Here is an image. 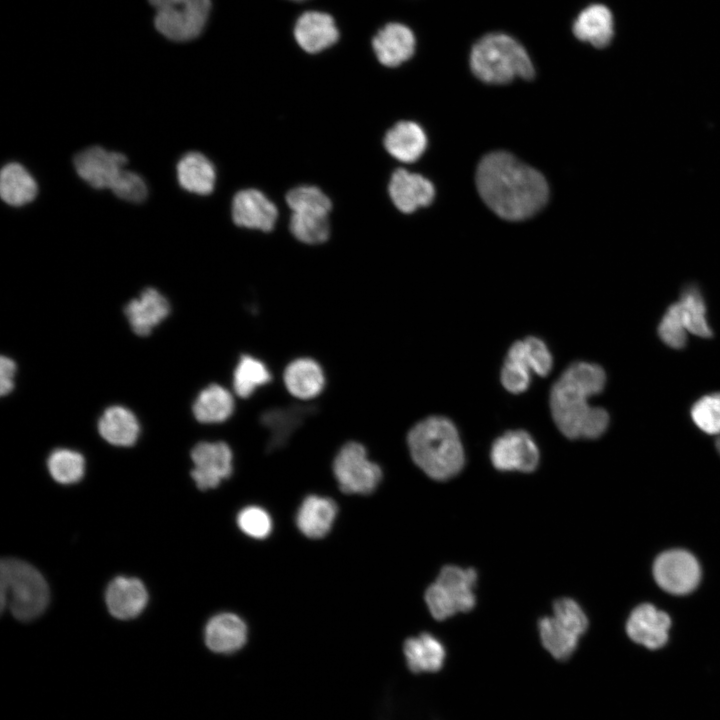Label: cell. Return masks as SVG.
Wrapping results in <instances>:
<instances>
[{"instance_id":"cell-1","label":"cell","mask_w":720,"mask_h":720,"mask_svg":"<svg viewBox=\"0 0 720 720\" xmlns=\"http://www.w3.org/2000/svg\"><path fill=\"white\" fill-rule=\"evenodd\" d=\"M476 186L486 205L510 221L533 216L544 207L549 195L539 171L504 151L483 157L476 171Z\"/></svg>"},{"instance_id":"cell-2","label":"cell","mask_w":720,"mask_h":720,"mask_svg":"<svg viewBox=\"0 0 720 720\" xmlns=\"http://www.w3.org/2000/svg\"><path fill=\"white\" fill-rule=\"evenodd\" d=\"M605 383L603 368L583 361L571 364L554 383L550 392L551 413L567 438L595 439L606 431L608 412L588 404V398L599 394Z\"/></svg>"},{"instance_id":"cell-3","label":"cell","mask_w":720,"mask_h":720,"mask_svg":"<svg viewBox=\"0 0 720 720\" xmlns=\"http://www.w3.org/2000/svg\"><path fill=\"white\" fill-rule=\"evenodd\" d=\"M407 442L414 463L430 478L448 480L464 466V449L454 424L442 416L418 422L408 433Z\"/></svg>"},{"instance_id":"cell-4","label":"cell","mask_w":720,"mask_h":720,"mask_svg":"<svg viewBox=\"0 0 720 720\" xmlns=\"http://www.w3.org/2000/svg\"><path fill=\"white\" fill-rule=\"evenodd\" d=\"M470 67L473 74L488 84H506L515 78L534 76L532 61L524 47L504 33L483 36L472 47Z\"/></svg>"},{"instance_id":"cell-5","label":"cell","mask_w":720,"mask_h":720,"mask_svg":"<svg viewBox=\"0 0 720 720\" xmlns=\"http://www.w3.org/2000/svg\"><path fill=\"white\" fill-rule=\"evenodd\" d=\"M1 608L8 606L15 618L30 621L38 617L49 601L48 585L32 565L7 558L0 566Z\"/></svg>"},{"instance_id":"cell-6","label":"cell","mask_w":720,"mask_h":720,"mask_svg":"<svg viewBox=\"0 0 720 720\" xmlns=\"http://www.w3.org/2000/svg\"><path fill=\"white\" fill-rule=\"evenodd\" d=\"M476 581L477 573L473 568L464 569L455 565L443 567L436 581L425 592L431 615L437 620H444L458 612L473 609L476 603Z\"/></svg>"},{"instance_id":"cell-7","label":"cell","mask_w":720,"mask_h":720,"mask_svg":"<svg viewBox=\"0 0 720 720\" xmlns=\"http://www.w3.org/2000/svg\"><path fill=\"white\" fill-rule=\"evenodd\" d=\"M155 9L154 25L165 38L185 42L197 38L208 21L210 0H148Z\"/></svg>"},{"instance_id":"cell-8","label":"cell","mask_w":720,"mask_h":720,"mask_svg":"<svg viewBox=\"0 0 720 720\" xmlns=\"http://www.w3.org/2000/svg\"><path fill=\"white\" fill-rule=\"evenodd\" d=\"M333 472L341 491L348 494L368 495L382 479L381 468L368 459L365 447L358 442H348L339 450Z\"/></svg>"},{"instance_id":"cell-9","label":"cell","mask_w":720,"mask_h":720,"mask_svg":"<svg viewBox=\"0 0 720 720\" xmlns=\"http://www.w3.org/2000/svg\"><path fill=\"white\" fill-rule=\"evenodd\" d=\"M652 570L658 586L673 595L694 591L702 575L696 557L683 549H671L658 555Z\"/></svg>"},{"instance_id":"cell-10","label":"cell","mask_w":720,"mask_h":720,"mask_svg":"<svg viewBox=\"0 0 720 720\" xmlns=\"http://www.w3.org/2000/svg\"><path fill=\"white\" fill-rule=\"evenodd\" d=\"M539 458L535 441L523 430L506 432L494 441L490 451L491 462L500 471L532 472Z\"/></svg>"},{"instance_id":"cell-11","label":"cell","mask_w":720,"mask_h":720,"mask_svg":"<svg viewBox=\"0 0 720 720\" xmlns=\"http://www.w3.org/2000/svg\"><path fill=\"white\" fill-rule=\"evenodd\" d=\"M191 476L201 490L216 488L233 471L232 451L224 442H199L191 451Z\"/></svg>"},{"instance_id":"cell-12","label":"cell","mask_w":720,"mask_h":720,"mask_svg":"<svg viewBox=\"0 0 720 720\" xmlns=\"http://www.w3.org/2000/svg\"><path fill=\"white\" fill-rule=\"evenodd\" d=\"M671 619L652 604L637 606L626 622V633L635 644L648 650H659L669 641Z\"/></svg>"},{"instance_id":"cell-13","label":"cell","mask_w":720,"mask_h":720,"mask_svg":"<svg viewBox=\"0 0 720 720\" xmlns=\"http://www.w3.org/2000/svg\"><path fill=\"white\" fill-rule=\"evenodd\" d=\"M126 163L124 154L100 146L86 148L74 157L77 174L95 189H110Z\"/></svg>"},{"instance_id":"cell-14","label":"cell","mask_w":720,"mask_h":720,"mask_svg":"<svg viewBox=\"0 0 720 720\" xmlns=\"http://www.w3.org/2000/svg\"><path fill=\"white\" fill-rule=\"evenodd\" d=\"M277 217V207L259 190H241L233 198L232 218L237 226L268 232Z\"/></svg>"},{"instance_id":"cell-15","label":"cell","mask_w":720,"mask_h":720,"mask_svg":"<svg viewBox=\"0 0 720 720\" xmlns=\"http://www.w3.org/2000/svg\"><path fill=\"white\" fill-rule=\"evenodd\" d=\"M388 191L396 208L403 213L428 206L435 195L434 186L428 179L405 169H397L393 173Z\"/></svg>"},{"instance_id":"cell-16","label":"cell","mask_w":720,"mask_h":720,"mask_svg":"<svg viewBox=\"0 0 720 720\" xmlns=\"http://www.w3.org/2000/svg\"><path fill=\"white\" fill-rule=\"evenodd\" d=\"M415 46L413 32L400 23L385 25L372 40L377 59L387 67L399 66L410 59L414 54Z\"/></svg>"},{"instance_id":"cell-17","label":"cell","mask_w":720,"mask_h":720,"mask_svg":"<svg viewBox=\"0 0 720 720\" xmlns=\"http://www.w3.org/2000/svg\"><path fill=\"white\" fill-rule=\"evenodd\" d=\"M105 599L108 610L114 617L129 620L144 610L148 593L137 578L119 576L108 585Z\"/></svg>"},{"instance_id":"cell-18","label":"cell","mask_w":720,"mask_h":720,"mask_svg":"<svg viewBox=\"0 0 720 720\" xmlns=\"http://www.w3.org/2000/svg\"><path fill=\"white\" fill-rule=\"evenodd\" d=\"M124 313L133 332L147 336L168 316L170 305L158 290L146 288L125 306Z\"/></svg>"},{"instance_id":"cell-19","label":"cell","mask_w":720,"mask_h":720,"mask_svg":"<svg viewBox=\"0 0 720 720\" xmlns=\"http://www.w3.org/2000/svg\"><path fill=\"white\" fill-rule=\"evenodd\" d=\"M246 623L232 613L213 616L204 629V642L208 649L217 654H232L247 642Z\"/></svg>"},{"instance_id":"cell-20","label":"cell","mask_w":720,"mask_h":720,"mask_svg":"<svg viewBox=\"0 0 720 720\" xmlns=\"http://www.w3.org/2000/svg\"><path fill=\"white\" fill-rule=\"evenodd\" d=\"M294 36L304 51L318 53L337 42L339 31L329 14L308 11L297 19Z\"/></svg>"},{"instance_id":"cell-21","label":"cell","mask_w":720,"mask_h":720,"mask_svg":"<svg viewBox=\"0 0 720 720\" xmlns=\"http://www.w3.org/2000/svg\"><path fill=\"white\" fill-rule=\"evenodd\" d=\"M337 515L336 503L327 497L309 495L301 503L297 515L298 529L312 539L328 534Z\"/></svg>"},{"instance_id":"cell-22","label":"cell","mask_w":720,"mask_h":720,"mask_svg":"<svg viewBox=\"0 0 720 720\" xmlns=\"http://www.w3.org/2000/svg\"><path fill=\"white\" fill-rule=\"evenodd\" d=\"M427 138L423 129L415 122L401 121L385 135L384 146L395 159L411 163L424 153Z\"/></svg>"},{"instance_id":"cell-23","label":"cell","mask_w":720,"mask_h":720,"mask_svg":"<svg viewBox=\"0 0 720 720\" xmlns=\"http://www.w3.org/2000/svg\"><path fill=\"white\" fill-rule=\"evenodd\" d=\"M287 390L296 398L311 399L322 391L325 377L320 365L310 358H299L285 368L283 374Z\"/></svg>"},{"instance_id":"cell-24","label":"cell","mask_w":720,"mask_h":720,"mask_svg":"<svg viewBox=\"0 0 720 720\" xmlns=\"http://www.w3.org/2000/svg\"><path fill=\"white\" fill-rule=\"evenodd\" d=\"M572 30L579 40L603 48L613 37L612 14L604 5H590L577 16Z\"/></svg>"},{"instance_id":"cell-25","label":"cell","mask_w":720,"mask_h":720,"mask_svg":"<svg viewBox=\"0 0 720 720\" xmlns=\"http://www.w3.org/2000/svg\"><path fill=\"white\" fill-rule=\"evenodd\" d=\"M177 178L183 189L208 195L214 189L216 171L212 162L202 153L189 152L177 164Z\"/></svg>"},{"instance_id":"cell-26","label":"cell","mask_w":720,"mask_h":720,"mask_svg":"<svg viewBox=\"0 0 720 720\" xmlns=\"http://www.w3.org/2000/svg\"><path fill=\"white\" fill-rule=\"evenodd\" d=\"M403 652L409 669L414 673L440 670L446 656L443 644L429 633L408 638Z\"/></svg>"},{"instance_id":"cell-27","label":"cell","mask_w":720,"mask_h":720,"mask_svg":"<svg viewBox=\"0 0 720 720\" xmlns=\"http://www.w3.org/2000/svg\"><path fill=\"white\" fill-rule=\"evenodd\" d=\"M98 431L110 444L128 447L137 441L140 427L136 416L129 409L111 406L101 415Z\"/></svg>"},{"instance_id":"cell-28","label":"cell","mask_w":720,"mask_h":720,"mask_svg":"<svg viewBox=\"0 0 720 720\" xmlns=\"http://www.w3.org/2000/svg\"><path fill=\"white\" fill-rule=\"evenodd\" d=\"M192 410L196 420L201 423H221L232 415L234 400L227 389L211 384L198 394Z\"/></svg>"},{"instance_id":"cell-29","label":"cell","mask_w":720,"mask_h":720,"mask_svg":"<svg viewBox=\"0 0 720 720\" xmlns=\"http://www.w3.org/2000/svg\"><path fill=\"white\" fill-rule=\"evenodd\" d=\"M38 188L31 174L18 163L5 165L0 175V194L11 206H22L31 202Z\"/></svg>"},{"instance_id":"cell-30","label":"cell","mask_w":720,"mask_h":720,"mask_svg":"<svg viewBox=\"0 0 720 720\" xmlns=\"http://www.w3.org/2000/svg\"><path fill=\"white\" fill-rule=\"evenodd\" d=\"M540 639L544 648L556 659L566 660L575 651L580 636L558 621L546 616L538 623Z\"/></svg>"},{"instance_id":"cell-31","label":"cell","mask_w":720,"mask_h":720,"mask_svg":"<svg viewBox=\"0 0 720 720\" xmlns=\"http://www.w3.org/2000/svg\"><path fill=\"white\" fill-rule=\"evenodd\" d=\"M677 304L688 332L703 338H708L712 335L706 317L705 301L696 286H688L685 288Z\"/></svg>"},{"instance_id":"cell-32","label":"cell","mask_w":720,"mask_h":720,"mask_svg":"<svg viewBox=\"0 0 720 720\" xmlns=\"http://www.w3.org/2000/svg\"><path fill=\"white\" fill-rule=\"evenodd\" d=\"M271 378V373L262 361L250 355H242L233 373V388L238 396L247 398L258 387L269 383Z\"/></svg>"},{"instance_id":"cell-33","label":"cell","mask_w":720,"mask_h":720,"mask_svg":"<svg viewBox=\"0 0 720 720\" xmlns=\"http://www.w3.org/2000/svg\"><path fill=\"white\" fill-rule=\"evenodd\" d=\"M290 231L296 239L306 244H320L329 237L327 214L292 212Z\"/></svg>"},{"instance_id":"cell-34","label":"cell","mask_w":720,"mask_h":720,"mask_svg":"<svg viewBox=\"0 0 720 720\" xmlns=\"http://www.w3.org/2000/svg\"><path fill=\"white\" fill-rule=\"evenodd\" d=\"M52 478L61 484H73L83 477L85 460L83 456L70 449L54 450L47 461Z\"/></svg>"},{"instance_id":"cell-35","label":"cell","mask_w":720,"mask_h":720,"mask_svg":"<svg viewBox=\"0 0 720 720\" xmlns=\"http://www.w3.org/2000/svg\"><path fill=\"white\" fill-rule=\"evenodd\" d=\"M304 409L271 410L263 416V423L271 430L272 437L268 448L273 450L281 447L289 435L301 423Z\"/></svg>"},{"instance_id":"cell-36","label":"cell","mask_w":720,"mask_h":720,"mask_svg":"<svg viewBox=\"0 0 720 720\" xmlns=\"http://www.w3.org/2000/svg\"><path fill=\"white\" fill-rule=\"evenodd\" d=\"M286 203L292 212L327 214L332 208L330 199L318 187L298 186L286 195Z\"/></svg>"},{"instance_id":"cell-37","label":"cell","mask_w":720,"mask_h":720,"mask_svg":"<svg viewBox=\"0 0 720 720\" xmlns=\"http://www.w3.org/2000/svg\"><path fill=\"white\" fill-rule=\"evenodd\" d=\"M691 418L703 432L720 435V393L698 399L691 408Z\"/></svg>"},{"instance_id":"cell-38","label":"cell","mask_w":720,"mask_h":720,"mask_svg":"<svg viewBox=\"0 0 720 720\" xmlns=\"http://www.w3.org/2000/svg\"><path fill=\"white\" fill-rule=\"evenodd\" d=\"M687 332L677 302L671 304L658 325L660 339L669 347L680 349L686 345Z\"/></svg>"},{"instance_id":"cell-39","label":"cell","mask_w":720,"mask_h":720,"mask_svg":"<svg viewBox=\"0 0 720 720\" xmlns=\"http://www.w3.org/2000/svg\"><path fill=\"white\" fill-rule=\"evenodd\" d=\"M240 530L249 537L264 539L272 531V519L269 513L259 506H247L237 515Z\"/></svg>"},{"instance_id":"cell-40","label":"cell","mask_w":720,"mask_h":720,"mask_svg":"<svg viewBox=\"0 0 720 720\" xmlns=\"http://www.w3.org/2000/svg\"><path fill=\"white\" fill-rule=\"evenodd\" d=\"M553 616L578 636L588 627V619L580 605L570 598H560L553 604Z\"/></svg>"},{"instance_id":"cell-41","label":"cell","mask_w":720,"mask_h":720,"mask_svg":"<svg viewBox=\"0 0 720 720\" xmlns=\"http://www.w3.org/2000/svg\"><path fill=\"white\" fill-rule=\"evenodd\" d=\"M110 189L120 199L134 203L145 200L148 193L144 180L138 174L125 169L120 172Z\"/></svg>"},{"instance_id":"cell-42","label":"cell","mask_w":720,"mask_h":720,"mask_svg":"<svg viewBox=\"0 0 720 720\" xmlns=\"http://www.w3.org/2000/svg\"><path fill=\"white\" fill-rule=\"evenodd\" d=\"M501 383L509 392H524L531 379V373L515 363L505 360L501 369Z\"/></svg>"},{"instance_id":"cell-43","label":"cell","mask_w":720,"mask_h":720,"mask_svg":"<svg viewBox=\"0 0 720 720\" xmlns=\"http://www.w3.org/2000/svg\"><path fill=\"white\" fill-rule=\"evenodd\" d=\"M15 373V362L8 357L2 356L0 359V394L2 396L12 391Z\"/></svg>"},{"instance_id":"cell-44","label":"cell","mask_w":720,"mask_h":720,"mask_svg":"<svg viewBox=\"0 0 720 720\" xmlns=\"http://www.w3.org/2000/svg\"><path fill=\"white\" fill-rule=\"evenodd\" d=\"M716 448H717V450H718V452H719V454H720V436L718 437V439H717V441H716Z\"/></svg>"},{"instance_id":"cell-45","label":"cell","mask_w":720,"mask_h":720,"mask_svg":"<svg viewBox=\"0 0 720 720\" xmlns=\"http://www.w3.org/2000/svg\"><path fill=\"white\" fill-rule=\"evenodd\" d=\"M292 1H305V0H292Z\"/></svg>"}]
</instances>
